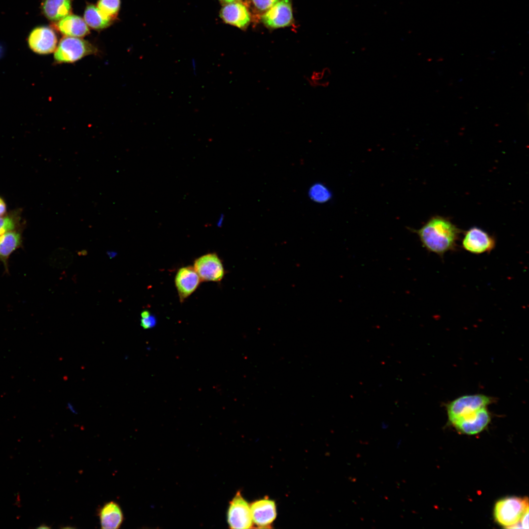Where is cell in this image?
Segmentation results:
<instances>
[{"label": "cell", "instance_id": "6da1fadb", "mask_svg": "<svg viewBox=\"0 0 529 529\" xmlns=\"http://www.w3.org/2000/svg\"><path fill=\"white\" fill-rule=\"evenodd\" d=\"M415 232L428 251L441 258L449 251H455L461 230L448 218L436 216L429 219Z\"/></svg>", "mask_w": 529, "mask_h": 529}, {"label": "cell", "instance_id": "7a4b0ae2", "mask_svg": "<svg viewBox=\"0 0 529 529\" xmlns=\"http://www.w3.org/2000/svg\"><path fill=\"white\" fill-rule=\"evenodd\" d=\"M528 510V498L507 497L496 503L494 516L496 521L505 528H518L522 517Z\"/></svg>", "mask_w": 529, "mask_h": 529}, {"label": "cell", "instance_id": "3957f363", "mask_svg": "<svg viewBox=\"0 0 529 529\" xmlns=\"http://www.w3.org/2000/svg\"><path fill=\"white\" fill-rule=\"evenodd\" d=\"M96 52L97 49L88 41L66 36L60 41L55 50L54 59L58 64L72 63Z\"/></svg>", "mask_w": 529, "mask_h": 529}, {"label": "cell", "instance_id": "277c9868", "mask_svg": "<svg viewBox=\"0 0 529 529\" xmlns=\"http://www.w3.org/2000/svg\"><path fill=\"white\" fill-rule=\"evenodd\" d=\"M493 399L481 394L466 395L458 397L446 406L447 412L451 423L483 408L487 407Z\"/></svg>", "mask_w": 529, "mask_h": 529}, {"label": "cell", "instance_id": "5b68a950", "mask_svg": "<svg viewBox=\"0 0 529 529\" xmlns=\"http://www.w3.org/2000/svg\"><path fill=\"white\" fill-rule=\"evenodd\" d=\"M494 237L483 229L476 226L464 232L462 240L463 248L474 254L490 253L496 246Z\"/></svg>", "mask_w": 529, "mask_h": 529}, {"label": "cell", "instance_id": "8992f818", "mask_svg": "<svg viewBox=\"0 0 529 529\" xmlns=\"http://www.w3.org/2000/svg\"><path fill=\"white\" fill-rule=\"evenodd\" d=\"M227 523L231 529H250L253 526L250 505L238 491L230 501Z\"/></svg>", "mask_w": 529, "mask_h": 529}, {"label": "cell", "instance_id": "52a82bcc", "mask_svg": "<svg viewBox=\"0 0 529 529\" xmlns=\"http://www.w3.org/2000/svg\"><path fill=\"white\" fill-rule=\"evenodd\" d=\"M193 267L201 281L219 282L224 275L222 263L215 253H208L197 258Z\"/></svg>", "mask_w": 529, "mask_h": 529}, {"label": "cell", "instance_id": "ba28073f", "mask_svg": "<svg viewBox=\"0 0 529 529\" xmlns=\"http://www.w3.org/2000/svg\"><path fill=\"white\" fill-rule=\"evenodd\" d=\"M30 48L39 54H48L56 48L57 36L54 30L47 26H39L33 29L27 39Z\"/></svg>", "mask_w": 529, "mask_h": 529}, {"label": "cell", "instance_id": "9c48e42d", "mask_svg": "<svg viewBox=\"0 0 529 529\" xmlns=\"http://www.w3.org/2000/svg\"><path fill=\"white\" fill-rule=\"evenodd\" d=\"M490 419V413L486 407L460 417L451 424L462 433L472 435L483 431Z\"/></svg>", "mask_w": 529, "mask_h": 529}, {"label": "cell", "instance_id": "30bf717a", "mask_svg": "<svg viewBox=\"0 0 529 529\" xmlns=\"http://www.w3.org/2000/svg\"><path fill=\"white\" fill-rule=\"evenodd\" d=\"M292 7L289 0H279L262 16L264 24L269 27L279 28L288 26L292 20Z\"/></svg>", "mask_w": 529, "mask_h": 529}, {"label": "cell", "instance_id": "8fae6325", "mask_svg": "<svg viewBox=\"0 0 529 529\" xmlns=\"http://www.w3.org/2000/svg\"><path fill=\"white\" fill-rule=\"evenodd\" d=\"M201 280L192 266L182 267L177 271L175 284L181 302H183L198 288Z\"/></svg>", "mask_w": 529, "mask_h": 529}, {"label": "cell", "instance_id": "7c38bea8", "mask_svg": "<svg viewBox=\"0 0 529 529\" xmlns=\"http://www.w3.org/2000/svg\"><path fill=\"white\" fill-rule=\"evenodd\" d=\"M253 522L259 528H269L276 517L275 502L264 498L252 503L250 505Z\"/></svg>", "mask_w": 529, "mask_h": 529}, {"label": "cell", "instance_id": "4fadbf2b", "mask_svg": "<svg viewBox=\"0 0 529 529\" xmlns=\"http://www.w3.org/2000/svg\"><path fill=\"white\" fill-rule=\"evenodd\" d=\"M220 15L226 23L239 28H244L250 21V16L246 6L239 2H233L224 6Z\"/></svg>", "mask_w": 529, "mask_h": 529}, {"label": "cell", "instance_id": "5bb4252c", "mask_svg": "<svg viewBox=\"0 0 529 529\" xmlns=\"http://www.w3.org/2000/svg\"><path fill=\"white\" fill-rule=\"evenodd\" d=\"M98 515L102 529H118L124 519L120 506L113 501L105 504L99 509Z\"/></svg>", "mask_w": 529, "mask_h": 529}, {"label": "cell", "instance_id": "9a60e30c", "mask_svg": "<svg viewBox=\"0 0 529 529\" xmlns=\"http://www.w3.org/2000/svg\"><path fill=\"white\" fill-rule=\"evenodd\" d=\"M63 35L74 37H82L89 33L88 25L84 19L75 15H69L59 21L56 25Z\"/></svg>", "mask_w": 529, "mask_h": 529}, {"label": "cell", "instance_id": "2e32d148", "mask_svg": "<svg viewBox=\"0 0 529 529\" xmlns=\"http://www.w3.org/2000/svg\"><path fill=\"white\" fill-rule=\"evenodd\" d=\"M72 0H43L41 9L44 15L49 20L58 22L70 13Z\"/></svg>", "mask_w": 529, "mask_h": 529}, {"label": "cell", "instance_id": "e0dca14e", "mask_svg": "<svg viewBox=\"0 0 529 529\" xmlns=\"http://www.w3.org/2000/svg\"><path fill=\"white\" fill-rule=\"evenodd\" d=\"M84 21L88 25L95 29L105 28L112 23L113 20L103 15L97 6L88 4L84 14Z\"/></svg>", "mask_w": 529, "mask_h": 529}, {"label": "cell", "instance_id": "ac0fdd59", "mask_svg": "<svg viewBox=\"0 0 529 529\" xmlns=\"http://www.w3.org/2000/svg\"><path fill=\"white\" fill-rule=\"evenodd\" d=\"M20 243V235L16 232L10 231L0 236V259L6 260Z\"/></svg>", "mask_w": 529, "mask_h": 529}, {"label": "cell", "instance_id": "d6986e66", "mask_svg": "<svg viewBox=\"0 0 529 529\" xmlns=\"http://www.w3.org/2000/svg\"><path fill=\"white\" fill-rule=\"evenodd\" d=\"M330 75V69L324 67L313 70L305 78L308 84L313 88H326L329 85Z\"/></svg>", "mask_w": 529, "mask_h": 529}, {"label": "cell", "instance_id": "ffe728a7", "mask_svg": "<svg viewBox=\"0 0 529 529\" xmlns=\"http://www.w3.org/2000/svg\"><path fill=\"white\" fill-rule=\"evenodd\" d=\"M308 196L311 200L318 203H324L329 201L332 193L328 187L321 183L313 184L308 191Z\"/></svg>", "mask_w": 529, "mask_h": 529}, {"label": "cell", "instance_id": "44dd1931", "mask_svg": "<svg viewBox=\"0 0 529 529\" xmlns=\"http://www.w3.org/2000/svg\"><path fill=\"white\" fill-rule=\"evenodd\" d=\"M120 5V0H99L97 7L103 15L114 20L117 16Z\"/></svg>", "mask_w": 529, "mask_h": 529}, {"label": "cell", "instance_id": "7402d4cb", "mask_svg": "<svg viewBox=\"0 0 529 529\" xmlns=\"http://www.w3.org/2000/svg\"><path fill=\"white\" fill-rule=\"evenodd\" d=\"M255 8L260 11H266L279 0H251Z\"/></svg>", "mask_w": 529, "mask_h": 529}, {"label": "cell", "instance_id": "603a6c76", "mask_svg": "<svg viewBox=\"0 0 529 529\" xmlns=\"http://www.w3.org/2000/svg\"><path fill=\"white\" fill-rule=\"evenodd\" d=\"M15 228L13 220L9 217H0V236Z\"/></svg>", "mask_w": 529, "mask_h": 529}, {"label": "cell", "instance_id": "cb8c5ba5", "mask_svg": "<svg viewBox=\"0 0 529 529\" xmlns=\"http://www.w3.org/2000/svg\"><path fill=\"white\" fill-rule=\"evenodd\" d=\"M141 321V325L145 329L152 328L156 324V318L151 314L147 317L142 318Z\"/></svg>", "mask_w": 529, "mask_h": 529}, {"label": "cell", "instance_id": "d4e9b609", "mask_svg": "<svg viewBox=\"0 0 529 529\" xmlns=\"http://www.w3.org/2000/svg\"><path fill=\"white\" fill-rule=\"evenodd\" d=\"M6 211V206L3 201L0 198V216H2Z\"/></svg>", "mask_w": 529, "mask_h": 529}, {"label": "cell", "instance_id": "484cf974", "mask_svg": "<svg viewBox=\"0 0 529 529\" xmlns=\"http://www.w3.org/2000/svg\"><path fill=\"white\" fill-rule=\"evenodd\" d=\"M107 254L110 259H113L117 255L118 253L115 251H108L107 252Z\"/></svg>", "mask_w": 529, "mask_h": 529}, {"label": "cell", "instance_id": "4316f807", "mask_svg": "<svg viewBox=\"0 0 529 529\" xmlns=\"http://www.w3.org/2000/svg\"><path fill=\"white\" fill-rule=\"evenodd\" d=\"M150 315V312L148 310H144V311H143L141 313V314L142 318L147 317L148 316H149Z\"/></svg>", "mask_w": 529, "mask_h": 529}, {"label": "cell", "instance_id": "83f0119b", "mask_svg": "<svg viewBox=\"0 0 529 529\" xmlns=\"http://www.w3.org/2000/svg\"><path fill=\"white\" fill-rule=\"evenodd\" d=\"M191 64H192V71L193 72V73L194 74H196V71H197L196 63H195V62L194 61H192Z\"/></svg>", "mask_w": 529, "mask_h": 529}, {"label": "cell", "instance_id": "f1b7e54d", "mask_svg": "<svg viewBox=\"0 0 529 529\" xmlns=\"http://www.w3.org/2000/svg\"><path fill=\"white\" fill-rule=\"evenodd\" d=\"M221 0V1H222L223 2H224V3H227H227H231V2H234V1H236V0Z\"/></svg>", "mask_w": 529, "mask_h": 529}, {"label": "cell", "instance_id": "f546056e", "mask_svg": "<svg viewBox=\"0 0 529 529\" xmlns=\"http://www.w3.org/2000/svg\"><path fill=\"white\" fill-rule=\"evenodd\" d=\"M2 52H3L2 48L0 45V57L1 56V55L2 54Z\"/></svg>", "mask_w": 529, "mask_h": 529}]
</instances>
